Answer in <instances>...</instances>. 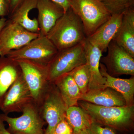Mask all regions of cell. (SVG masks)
<instances>
[{"label":"cell","mask_w":134,"mask_h":134,"mask_svg":"<svg viewBox=\"0 0 134 134\" xmlns=\"http://www.w3.org/2000/svg\"><path fill=\"white\" fill-rule=\"evenodd\" d=\"M40 35L7 19L0 32V56H6L10 51L22 48Z\"/></svg>","instance_id":"cell-10"},{"label":"cell","mask_w":134,"mask_h":134,"mask_svg":"<svg viewBox=\"0 0 134 134\" xmlns=\"http://www.w3.org/2000/svg\"><path fill=\"white\" fill-rule=\"evenodd\" d=\"M99 70L105 79L106 87H110L121 94L127 106L134 105V77L121 79L110 75L107 72L104 65L100 62Z\"/></svg>","instance_id":"cell-17"},{"label":"cell","mask_w":134,"mask_h":134,"mask_svg":"<svg viewBox=\"0 0 134 134\" xmlns=\"http://www.w3.org/2000/svg\"><path fill=\"white\" fill-rule=\"evenodd\" d=\"M31 93L22 74L13 83L5 94L0 109L4 114L22 112L23 109L33 100Z\"/></svg>","instance_id":"cell-11"},{"label":"cell","mask_w":134,"mask_h":134,"mask_svg":"<svg viewBox=\"0 0 134 134\" xmlns=\"http://www.w3.org/2000/svg\"><path fill=\"white\" fill-rule=\"evenodd\" d=\"M123 14H114L95 32L87 38L89 42L102 52H106L108 45L113 40L118 31Z\"/></svg>","instance_id":"cell-12"},{"label":"cell","mask_w":134,"mask_h":134,"mask_svg":"<svg viewBox=\"0 0 134 134\" xmlns=\"http://www.w3.org/2000/svg\"></svg>","instance_id":"cell-32"},{"label":"cell","mask_w":134,"mask_h":134,"mask_svg":"<svg viewBox=\"0 0 134 134\" xmlns=\"http://www.w3.org/2000/svg\"><path fill=\"white\" fill-rule=\"evenodd\" d=\"M70 73L82 95L88 91L90 75L86 64L76 68Z\"/></svg>","instance_id":"cell-22"},{"label":"cell","mask_w":134,"mask_h":134,"mask_svg":"<svg viewBox=\"0 0 134 134\" xmlns=\"http://www.w3.org/2000/svg\"><path fill=\"white\" fill-rule=\"evenodd\" d=\"M58 50L47 36L40 35L22 48L6 55L14 60H27L47 66Z\"/></svg>","instance_id":"cell-7"},{"label":"cell","mask_w":134,"mask_h":134,"mask_svg":"<svg viewBox=\"0 0 134 134\" xmlns=\"http://www.w3.org/2000/svg\"><path fill=\"white\" fill-rule=\"evenodd\" d=\"M73 131L66 119L61 121L56 126L54 134H73Z\"/></svg>","instance_id":"cell-25"},{"label":"cell","mask_w":134,"mask_h":134,"mask_svg":"<svg viewBox=\"0 0 134 134\" xmlns=\"http://www.w3.org/2000/svg\"><path fill=\"white\" fill-rule=\"evenodd\" d=\"M70 7L81 21L87 38L111 15L101 0H72Z\"/></svg>","instance_id":"cell-3"},{"label":"cell","mask_w":134,"mask_h":134,"mask_svg":"<svg viewBox=\"0 0 134 134\" xmlns=\"http://www.w3.org/2000/svg\"><path fill=\"white\" fill-rule=\"evenodd\" d=\"M39 108L41 116L48 125L44 134H53L58 123L66 119L67 109L59 90L53 83L50 82Z\"/></svg>","instance_id":"cell-8"},{"label":"cell","mask_w":134,"mask_h":134,"mask_svg":"<svg viewBox=\"0 0 134 134\" xmlns=\"http://www.w3.org/2000/svg\"><path fill=\"white\" fill-rule=\"evenodd\" d=\"M36 8L38 11L37 19L40 29V34L47 36L65 11L60 5L50 0H37Z\"/></svg>","instance_id":"cell-14"},{"label":"cell","mask_w":134,"mask_h":134,"mask_svg":"<svg viewBox=\"0 0 134 134\" xmlns=\"http://www.w3.org/2000/svg\"><path fill=\"white\" fill-rule=\"evenodd\" d=\"M7 19L5 18H0V32L1 31L3 27L6 24Z\"/></svg>","instance_id":"cell-30"},{"label":"cell","mask_w":134,"mask_h":134,"mask_svg":"<svg viewBox=\"0 0 134 134\" xmlns=\"http://www.w3.org/2000/svg\"><path fill=\"white\" fill-rule=\"evenodd\" d=\"M86 55V64L88 67L90 79L89 90L106 88L105 78L101 75L99 70L100 60L103 52L97 47L89 42L87 38L84 41Z\"/></svg>","instance_id":"cell-13"},{"label":"cell","mask_w":134,"mask_h":134,"mask_svg":"<svg viewBox=\"0 0 134 134\" xmlns=\"http://www.w3.org/2000/svg\"><path fill=\"white\" fill-rule=\"evenodd\" d=\"M23 114L18 117H11L1 114L3 121L9 126L7 130L12 134H44L43 127L46 122L41 114L39 107L34 100L23 109Z\"/></svg>","instance_id":"cell-4"},{"label":"cell","mask_w":134,"mask_h":134,"mask_svg":"<svg viewBox=\"0 0 134 134\" xmlns=\"http://www.w3.org/2000/svg\"><path fill=\"white\" fill-rule=\"evenodd\" d=\"M37 0H24L12 15L9 19L16 23L31 32L40 34V29L37 19H31L29 16L30 11L36 8Z\"/></svg>","instance_id":"cell-19"},{"label":"cell","mask_w":134,"mask_h":134,"mask_svg":"<svg viewBox=\"0 0 134 134\" xmlns=\"http://www.w3.org/2000/svg\"><path fill=\"white\" fill-rule=\"evenodd\" d=\"M22 74L16 61L7 56H0V106L8 90Z\"/></svg>","instance_id":"cell-18"},{"label":"cell","mask_w":134,"mask_h":134,"mask_svg":"<svg viewBox=\"0 0 134 134\" xmlns=\"http://www.w3.org/2000/svg\"><path fill=\"white\" fill-rule=\"evenodd\" d=\"M88 129L83 130L78 132H73V134H91L89 132Z\"/></svg>","instance_id":"cell-31"},{"label":"cell","mask_w":134,"mask_h":134,"mask_svg":"<svg viewBox=\"0 0 134 134\" xmlns=\"http://www.w3.org/2000/svg\"><path fill=\"white\" fill-rule=\"evenodd\" d=\"M60 5L64 10L65 12L70 7L72 0H50Z\"/></svg>","instance_id":"cell-27"},{"label":"cell","mask_w":134,"mask_h":134,"mask_svg":"<svg viewBox=\"0 0 134 134\" xmlns=\"http://www.w3.org/2000/svg\"><path fill=\"white\" fill-rule=\"evenodd\" d=\"M16 61L20 66L34 101L40 107L50 85L47 66L29 60Z\"/></svg>","instance_id":"cell-6"},{"label":"cell","mask_w":134,"mask_h":134,"mask_svg":"<svg viewBox=\"0 0 134 134\" xmlns=\"http://www.w3.org/2000/svg\"><path fill=\"white\" fill-rule=\"evenodd\" d=\"M47 36L58 51L82 43L87 38L81 21L71 7L58 19Z\"/></svg>","instance_id":"cell-2"},{"label":"cell","mask_w":134,"mask_h":134,"mask_svg":"<svg viewBox=\"0 0 134 134\" xmlns=\"http://www.w3.org/2000/svg\"><path fill=\"white\" fill-rule=\"evenodd\" d=\"M10 13V0H0V17L5 18Z\"/></svg>","instance_id":"cell-26"},{"label":"cell","mask_w":134,"mask_h":134,"mask_svg":"<svg viewBox=\"0 0 134 134\" xmlns=\"http://www.w3.org/2000/svg\"><path fill=\"white\" fill-rule=\"evenodd\" d=\"M134 58V8L123 13L121 24L113 39Z\"/></svg>","instance_id":"cell-16"},{"label":"cell","mask_w":134,"mask_h":134,"mask_svg":"<svg viewBox=\"0 0 134 134\" xmlns=\"http://www.w3.org/2000/svg\"><path fill=\"white\" fill-rule=\"evenodd\" d=\"M86 63L83 42L58 51L47 65L48 81L53 82L62 75L70 73L76 68Z\"/></svg>","instance_id":"cell-5"},{"label":"cell","mask_w":134,"mask_h":134,"mask_svg":"<svg viewBox=\"0 0 134 134\" xmlns=\"http://www.w3.org/2000/svg\"><path fill=\"white\" fill-rule=\"evenodd\" d=\"M0 134H12L6 129L4 121H3L1 117V114L0 113Z\"/></svg>","instance_id":"cell-29"},{"label":"cell","mask_w":134,"mask_h":134,"mask_svg":"<svg viewBox=\"0 0 134 134\" xmlns=\"http://www.w3.org/2000/svg\"><path fill=\"white\" fill-rule=\"evenodd\" d=\"M53 83L59 90L67 108L78 105L82 94L70 73L62 75Z\"/></svg>","instance_id":"cell-20"},{"label":"cell","mask_w":134,"mask_h":134,"mask_svg":"<svg viewBox=\"0 0 134 134\" xmlns=\"http://www.w3.org/2000/svg\"><path fill=\"white\" fill-rule=\"evenodd\" d=\"M107 50V54L101 57L100 61L104 65L107 72L110 75L134 76V57L113 40L108 45Z\"/></svg>","instance_id":"cell-9"},{"label":"cell","mask_w":134,"mask_h":134,"mask_svg":"<svg viewBox=\"0 0 134 134\" xmlns=\"http://www.w3.org/2000/svg\"><path fill=\"white\" fill-rule=\"evenodd\" d=\"M88 129L91 134H117L114 130L111 128L104 127L93 122Z\"/></svg>","instance_id":"cell-24"},{"label":"cell","mask_w":134,"mask_h":134,"mask_svg":"<svg viewBox=\"0 0 134 134\" xmlns=\"http://www.w3.org/2000/svg\"><path fill=\"white\" fill-rule=\"evenodd\" d=\"M111 14H123L134 6V0H101Z\"/></svg>","instance_id":"cell-23"},{"label":"cell","mask_w":134,"mask_h":134,"mask_svg":"<svg viewBox=\"0 0 134 134\" xmlns=\"http://www.w3.org/2000/svg\"><path fill=\"white\" fill-rule=\"evenodd\" d=\"M66 119L73 132L88 129L92 122L88 114L79 105L73 106L67 108Z\"/></svg>","instance_id":"cell-21"},{"label":"cell","mask_w":134,"mask_h":134,"mask_svg":"<svg viewBox=\"0 0 134 134\" xmlns=\"http://www.w3.org/2000/svg\"><path fill=\"white\" fill-rule=\"evenodd\" d=\"M24 0H10V13L9 16L12 14L20 4Z\"/></svg>","instance_id":"cell-28"},{"label":"cell","mask_w":134,"mask_h":134,"mask_svg":"<svg viewBox=\"0 0 134 134\" xmlns=\"http://www.w3.org/2000/svg\"><path fill=\"white\" fill-rule=\"evenodd\" d=\"M81 100L107 107L126 105L122 95L110 87L88 91L82 95L79 101Z\"/></svg>","instance_id":"cell-15"},{"label":"cell","mask_w":134,"mask_h":134,"mask_svg":"<svg viewBox=\"0 0 134 134\" xmlns=\"http://www.w3.org/2000/svg\"><path fill=\"white\" fill-rule=\"evenodd\" d=\"M78 105L88 114L92 122L121 132L133 129L134 105L107 107L79 101Z\"/></svg>","instance_id":"cell-1"}]
</instances>
